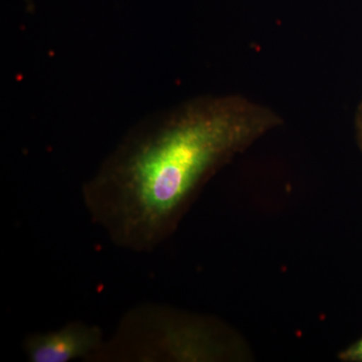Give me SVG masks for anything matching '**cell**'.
<instances>
[{
  "label": "cell",
  "instance_id": "obj_1",
  "mask_svg": "<svg viewBox=\"0 0 362 362\" xmlns=\"http://www.w3.org/2000/svg\"><path fill=\"white\" fill-rule=\"evenodd\" d=\"M280 124L239 95L194 98L145 117L83 185L86 211L116 247L156 251L216 171Z\"/></svg>",
  "mask_w": 362,
  "mask_h": 362
},
{
  "label": "cell",
  "instance_id": "obj_2",
  "mask_svg": "<svg viewBox=\"0 0 362 362\" xmlns=\"http://www.w3.org/2000/svg\"><path fill=\"white\" fill-rule=\"evenodd\" d=\"M230 354L228 334L213 319L143 303L124 314L93 362L214 361Z\"/></svg>",
  "mask_w": 362,
  "mask_h": 362
},
{
  "label": "cell",
  "instance_id": "obj_3",
  "mask_svg": "<svg viewBox=\"0 0 362 362\" xmlns=\"http://www.w3.org/2000/svg\"><path fill=\"white\" fill-rule=\"evenodd\" d=\"M105 341L106 337L99 325L75 320L59 329L28 333L23 350L30 362H93Z\"/></svg>",
  "mask_w": 362,
  "mask_h": 362
},
{
  "label": "cell",
  "instance_id": "obj_4",
  "mask_svg": "<svg viewBox=\"0 0 362 362\" xmlns=\"http://www.w3.org/2000/svg\"><path fill=\"white\" fill-rule=\"evenodd\" d=\"M343 361L362 362V337L339 354Z\"/></svg>",
  "mask_w": 362,
  "mask_h": 362
},
{
  "label": "cell",
  "instance_id": "obj_5",
  "mask_svg": "<svg viewBox=\"0 0 362 362\" xmlns=\"http://www.w3.org/2000/svg\"><path fill=\"white\" fill-rule=\"evenodd\" d=\"M358 130H359V135H361V139L362 142V107L361 109V113H359L358 116Z\"/></svg>",
  "mask_w": 362,
  "mask_h": 362
}]
</instances>
